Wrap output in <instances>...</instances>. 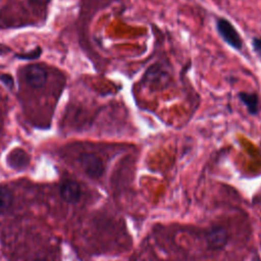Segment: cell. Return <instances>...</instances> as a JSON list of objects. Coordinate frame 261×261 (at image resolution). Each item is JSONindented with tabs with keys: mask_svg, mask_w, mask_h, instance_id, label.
<instances>
[{
	"mask_svg": "<svg viewBox=\"0 0 261 261\" xmlns=\"http://www.w3.org/2000/svg\"><path fill=\"white\" fill-rule=\"evenodd\" d=\"M216 31L221 37V39L231 48L236 50H241L243 47V41L236 30V28L232 25V23L224 18V17H219L216 21Z\"/></svg>",
	"mask_w": 261,
	"mask_h": 261,
	"instance_id": "6da1fadb",
	"label": "cell"
},
{
	"mask_svg": "<svg viewBox=\"0 0 261 261\" xmlns=\"http://www.w3.org/2000/svg\"><path fill=\"white\" fill-rule=\"evenodd\" d=\"M79 161L85 172L94 178L100 177L104 171V165L100 157L93 153H83Z\"/></svg>",
	"mask_w": 261,
	"mask_h": 261,
	"instance_id": "7a4b0ae2",
	"label": "cell"
},
{
	"mask_svg": "<svg viewBox=\"0 0 261 261\" xmlns=\"http://www.w3.org/2000/svg\"><path fill=\"white\" fill-rule=\"evenodd\" d=\"M24 79L30 87L40 89L44 87L47 82V72L41 65L31 64L24 69Z\"/></svg>",
	"mask_w": 261,
	"mask_h": 261,
	"instance_id": "3957f363",
	"label": "cell"
},
{
	"mask_svg": "<svg viewBox=\"0 0 261 261\" xmlns=\"http://www.w3.org/2000/svg\"><path fill=\"white\" fill-rule=\"evenodd\" d=\"M206 241L210 249H222L228 242V232L223 226H213L208 230Z\"/></svg>",
	"mask_w": 261,
	"mask_h": 261,
	"instance_id": "277c9868",
	"label": "cell"
},
{
	"mask_svg": "<svg viewBox=\"0 0 261 261\" xmlns=\"http://www.w3.org/2000/svg\"><path fill=\"white\" fill-rule=\"evenodd\" d=\"M60 195L62 199L68 203H75L81 198V188L73 180H65L60 187Z\"/></svg>",
	"mask_w": 261,
	"mask_h": 261,
	"instance_id": "5b68a950",
	"label": "cell"
},
{
	"mask_svg": "<svg viewBox=\"0 0 261 261\" xmlns=\"http://www.w3.org/2000/svg\"><path fill=\"white\" fill-rule=\"evenodd\" d=\"M29 162L30 157L28 153L20 148L13 149L7 156L8 165L14 169H21L25 167L29 164Z\"/></svg>",
	"mask_w": 261,
	"mask_h": 261,
	"instance_id": "8992f818",
	"label": "cell"
},
{
	"mask_svg": "<svg viewBox=\"0 0 261 261\" xmlns=\"http://www.w3.org/2000/svg\"><path fill=\"white\" fill-rule=\"evenodd\" d=\"M239 98L243 102V104L247 107V110L250 114L256 115L258 113V106H259L258 94L248 93V92H240Z\"/></svg>",
	"mask_w": 261,
	"mask_h": 261,
	"instance_id": "52a82bcc",
	"label": "cell"
},
{
	"mask_svg": "<svg viewBox=\"0 0 261 261\" xmlns=\"http://www.w3.org/2000/svg\"><path fill=\"white\" fill-rule=\"evenodd\" d=\"M12 202V195L5 187H0V213L6 211Z\"/></svg>",
	"mask_w": 261,
	"mask_h": 261,
	"instance_id": "ba28073f",
	"label": "cell"
},
{
	"mask_svg": "<svg viewBox=\"0 0 261 261\" xmlns=\"http://www.w3.org/2000/svg\"><path fill=\"white\" fill-rule=\"evenodd\" d=\"M40 54H41V49L40 48H36L35 50L29 52V54L24 53L22 55H18V57L21 58V59H30V60H32V59L38 58L40 56Z\"/></svg>",
	"mask_w": 261,
	"mask_h": 261,
	"instance_id": "9c48e42d",
	"label": "cell"
},
{
	"mask_svg": "<svg viewBox=\"0 0 261 261\" xmlns=\"http://www.w3.org/2000/svg\"><path fill=\"white\" fill-rule=\"evenodd\" d=\"M0 80L7 86V87H12L13 86V80H12V77L10 76V75H8V74H1L0 75Z\"/></svg>",
	"mask_w": 261,
	"mask_h": 261,
	"instance_id": "30bf717a",
	"label": "cell"
},
{
	"mask_svg": "<svg viewBox=\"0 0 261 261\" xmlns=\"http://www.w3.org/2000/svg\"><path fill=\"white\" fill-rule=\"evenodd\" d=\"M252 45L256 52H261V38H257V37L253 38Z\"/></svg>",
	"mask_w": 261,
	"mask_h": 261,
	"instance_id": "8fae6325",
	"label": "cell"
},
{
	"mask_svg": "<svg viewBox=\"0 0 261 261\" xmlns=\"http://www.w3.org/2000/svg\"><path fill=\"white\" fill-rule=\"evenodd\" d=\"M32 3H35V4H39V5H41V4H47L50 0H30Z\"/></svg>",
	"mask_w": 261,
	"mask_h": 261,
	"instance_id": "7c38bea8",
	"label": "cell"
}]
</instances>
